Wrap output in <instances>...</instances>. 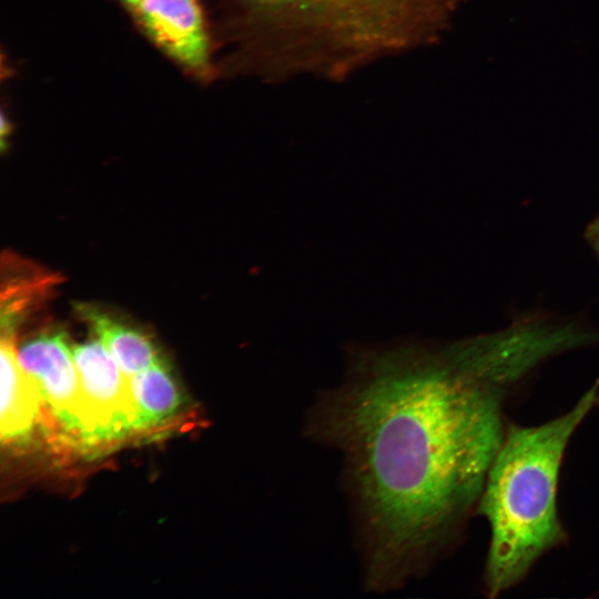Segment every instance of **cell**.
Listing matches in <instances>:
<instances>
[{"label": "cell", "mask_w": 599, "mask_h": 599, "mask_svg": "<svg viewBox=\"0 0 599 599\" xmlns=\"http://www.w3.org/2000/svg\"><path fill=\"white\" fill-rule=\"evenodd\" d=\"M1 357L0 433L9 443L26 439L32 432L42 396L35 383L21 367L10 334H3Z\"/></svg>", "instance_id": "obj_6"}, {"label": "cell", "mask_w": 599, "mask_h": 599, "mask_svg": "<svg viewBox=\"0 0 599 599\" xmlns=\"http://www.w3.org/2000/svg\"><path fill=\"white\" fill-rule=\"evenodd\" d=\"M150 38L197 74L209 69V39L196 0H141L133 10Z\"/></svg>", "instance_id": "obj_5"}, {"label": "cell", "mask_w": 599, "mask_h": 599, "mask_svg": "<svg viewBox=\"0 0 599 599\" xmlns=\"http://www.w3.org/2000/svg\"><path fill=\"white\" fill-rule=\"evenodd\" d=\"M128 7H130L132 10H134L141 0H122Z\"/></svg>", "instance_id": "obj_9"}, {"label": "cell", "mask_w": 599, "mask_h": 599, "mask_svg": "<svg viewBox=\"0 0 599 599\" xmlns=\"http://www.w3.org/2000/svg\"><path fill=\"white\" fill-rule=\"evenodd\" d=\"M598 388L541 425L507 426L476 507L490 527L484 573L489 597L516 586L567 539L557 508L559 471L571 436L599 400Z\"/></svg>", "instance_id": "obj_2"}, {"label": "cell", "mask_w": 599, "mask_h": 599, "mask_svg": "<svg viewBox=\"0 0 599 599\" xmlns=\"http://www.w3.org/2000/svg\"><path fill=\"white\" fill-rule=\"evenodd\" d=\"M85 409L83 447L120 440L134 432L130 378L99 339L74 345Z\"/></svg>", "instance_id": "obj_3"}, {"label": "cell", "mask_w": 599, "mask_h": 599, "mask_svg": "<svg viewBox=\"0 0 599 599\" xmlns=\"http://www.w3.org/2000/svg\"><path fill=\"white\" fill-rule=\"evenodd\" d=\"M77 309L129 378L161 359L150 337L141 331L89 304H79Z\"/></svg>", "instance_id": "obj_7"}, {"label": "cell", "mask_w": 599, "mask_h": 599, "mask_svg": "<svg viewBox=\"0 0 599 599\" xmlns=\"http://www.w3.org/2000/svg\"><path fill=\"white\" fill-rule=\"evenodd\" d=\"M535 361L517 345L361 348L317 397L306 432L342 453L367 590L417 578L459 534L504 439L506 403Z\"/></svg>", "instance_id": "obj_1"}, {"label": "cell", "mask_w": 599, "mask_h": 599, "mask_svg": "<svg viewBox=\"0 0 599 599\" xmlns=\"http://www.w3.org/2000/svg\"><path fill=\"white\" fill-rule=\"evenodd\" d=\"M134 399V430H144L171 418L182 397L167 365L160 359L130 378Z\"/></svg>", "instance_id": "obj_8"}, {"label": "cell", "mask_w": 599, "mask_h": 599, "mask_svg": "<svg viewBox=\"0 0 599 599\" xmlns=\"http://www.w3.org/2000/svg\"><path fill=\"white\" fill-rule=\"evenodd\" d=\"M17 353L21 367L38 386L54 419L69 436L83 445L84 400L65 332H42L24 341Z\"/></svg>", "instance_id": "obj_4"}]
</instances>
